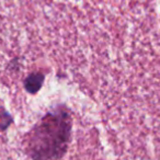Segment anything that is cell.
Here are the masks:
<instances>
[{
  "label": "cell",
  "instance_id": "cell-1",
  "mask_svg": "<svg viewBox=\"0 0 160 160\" xmlns=\"http://www.w3.org/2000/svg\"><path fill=\"white\" fill-rule=\"evenodd\" d=\"M70 128L69 114L65 110L45 115L31 134L29 155L33 160H59L67 149Z\"/></svg>",
  "mask_w": 160,
  "mask_h": 160
},
{
  "label": "cell",
  "instance_id": "cell-2",
  "mask_svg": "<svg viewBox=\"0 0 160 160\" xmlns=\"http://www.w3.org/2000/svg\"><path fill=\"white\" fill-rule=\"evenodd\" d=\"M43 79H44L43 73L41 72L32 73L25 80V89L29 92H32V93L38 91L43 85Z\"/></svg>",
  "mask_w": 160,
  "mask_h": 160
}]
</instances>
